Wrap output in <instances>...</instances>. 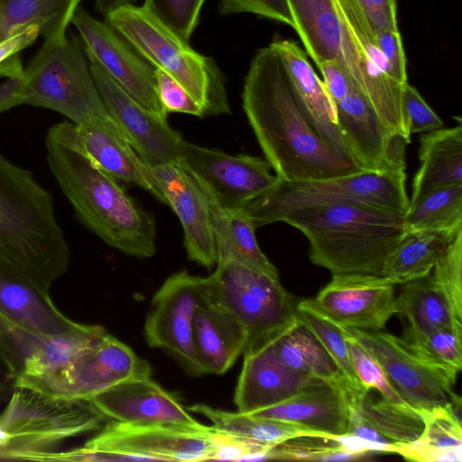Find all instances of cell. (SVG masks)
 <instances>
[{
	"label": "cell",
	"mask_w": 462,
	"mask_h": 462,
	"mask_svg": "<svg viewBox=\"0 0 462 462\" xmlns=\"http://www.w3.org/2000/svg\"><path fill=\"white\" fill-rule=\"evenodd\" d=\"M193 340L204 374L226 373L243 354L246 332L228 310L208 298L197 309Z\"/></svg>",
	"instance_id": "cell-25"
},
{
	"label": "cell",
	"mask_w": 462,
	"mask_h": 462,
	"mask_svg": "<svg viewBox=\"0 0 462 462\" xmlns=\"http://www.w3.org/2000/svg\"><path fill=\"white\" fill-rule=\"evenodd\" d=\"M374 42L390 67L393 79L401 86L408 83L406 59L399 31H383L374 36Z\"/></svg>",
	"instance_id": "cell-47"
},
{
	"label": "cell",
	"mask_w": 462,
	"mask_h": 462,
	"mask_svg": "<svg viewBox=\"0 0 462 462\" xmlns=\"http://www.w3.org/2000/svg\"><path fill=\"white\" fill-rule=\"evenodd\" d=\"M179 151L180 165L223 208H244L278 180L271 173V164L261 157L231 155L184 139L180 143Z\"/></svg>",
	"instance_id": "cell-14"
},
{
	"label": "cell",
	"mask_w": 462,
	"mask_h": 462,
	"mask_svg": "<svg viewBox=\"0 0 462 462\" xmlns=\"http://www.w3.org/2000/svg\"><path fill=\"white\" fill-rule=\"evenodd\" d=\"M348 402L383 436L393 443H411L423 431L424 419L410 406L391 402L380 395L374 398L370 390H358L346 385Z\"/></svg>",
	"instance_id": "cell-35"
},
{
	"label": "cell",
	"mask_w": 462,
	"mask_h": 462,
	"mask_svg": "<svg viewBox=\"0 0 462 462\" xmlns=\"http://www.w3.org/2000/svg\"><path fill=\"white\" fill-rule=\"evenodd\" d=\"M285 222L309 241V257L332 275L383 276L387 260L407 234L403 214L352 203L303 208Z\"/></svg>",
	"instance_id": "cell-4"
},
{
	"label": "cell",
	"mask_w": 462,
	"mask_h": 462,
	"mask_svg": "<svg viewBox=\"0 0 462 462\" xmlns=\"http://www.w3.org/2000/svg\"><path fill=\"white\" fill-rule=\"evenodd\" d=\"M23 78L8 79L0 84V114L19 105H23Z\"/></svg>",
	"instance_id": "cell-50"
},
{
	"label": "cell",
	"mask_w": 462,
	"mask_h": 462,
	"mask_svg": "<svg viewBox=\"0 0 462 462\" xmlns=\"http://www.w3.org/2000/svg\"><path fill=\"white\" fill-rule=\"evenodd\" d=\"M9 443V436L3 429L0 423V453L4 450Z\"/></svg>",
	"instance_id": "cell-53"
},
{
	"label": "cell",
	"mask_w": 462,
	"mask_h": 462,
	"mask_svg": "<svg viewBox=\"0 0 462 462\" xmlns=\"http://www.w3.org/2000/svg\"><path fill=\"white\" fill-rule=\"evenodd\" d=\"M208 282L209 299L234 315L246 332L243 356L273 344L299 323L296 305L280 279L226 263L217 264Z\"/></svg>",
	"instance_id": "cell-9"
},
{
	"label": "cell",
	"mask_w": 462,
	"mask_h": 462,
	"mask_svg": "<svg viewBox=\"0 0 462 462\" xmlns=\"http://www.w3.org/2000/svg\"><path fill=\"white\" fill-rule=\"evenodd\" d=\"M396 306L397 314L404 316L408 321L406 335L424 334L448 327L462 328V317L456 313L430 273L402 283Z\"/></svg>",
	"instance_id": "cell-30"
},
{
	"label": "cell",
	"mask_w": 462,
	"mask_h": 462,
	"mask_svg": "<svg viewBox=\"0 0 462 462\" xmlns=\"http://www.w3.org/2000/svg\"><path fill=\"white\" fill-rule=\"evenodd\" d=\"M47 162L80 222L109 246L137 258L156 250V226L119 184L79 151L46 136Z\"/></svg>",
	"instance_id": "cell-3"
},
{
	"label": "cell",
	"mask_w": 462,
	"mask_h": 462,
	"mask_svg": "<svg viewBox=\"0 0 462 462\" xmlns=\"http://www.w3.org/2000/svg\"><path fill=\"white\" fill-rule=\"evenodd\" d=\"M458 232L407 233L387 260L383 276L397 285L429 275L438 256Z\"/></svg>",
	"instance_id": "cell-33"
},
{
	"label": "cell",
	"mask_w": 462,
	"mask_h": 462,
	"mask_svg": "<svg viewBox=\"0 0 462 462\" xmlns=\"http://www.w3.org/2000/svg\"><path fill=\"white\" fill-rule=\"evenodd\" d=\"M156 91L166 114L181 113L199 117L206 116L201 105L171 76L154 68Z\"/></svg>",
	"instance_id": "cell-44"
},
{
	"label": "cell",
	"mask_w": 462,
	"mask_h": 462,
	"mask_svg": "<svg viewBox=\"0 0 462 462\" xmlns=\"http://www.w3.org/2000/svg\"><path fill=\"white\" fill-rule=\"evenodd\" d=\"M460 398L422 414L424 429L413 442L394 443V453L410 461L461 462L462 429Z\"/></svg>",
	"instance_id": "cell-29"
},
{
	"label": "cell",
	"mask_w": 462,
	"mask_h": 462,
	"mask_svg": "<svg viewBox=\"0 0 462 462\" xmlns=\"http://www.w3.org/2000/svg\"><path fill=\"white\" fill-rule=\"evenodd\" d=\"M206 0H144L143 6L189 42Z\"/></svg>",
	"instance_id": "cell-42"
},
{
	"label": "cell",
	"mask_w": 462,
	"mask_h": 462,
	"mask_svg": "<svg viewBox=\"0 0 462 462\" xmlns=\"http://www.w3.org/2000/svg\"><path fill=\"white\" fill-rule=\"evenodd\" d=\"M39 35L38 29L31 26L0 42V64L30 46Z\"/></svg>",
	"instance_id": "cell-49"
},
{
	"label": "cell",
	"mask_w": 462,
	"mask_h": 462,
	"mask_svg": "<svg viewBox=\"0 0 462 462\" xmlns=\"http://www.w3.org/2000/svg\"><path fill=\"white\" fill-rule=\"evenodd\" d=\"M273 345L281 360L292 371L306 377L349 385L322 344L301 323Z\"/></svg>",
	"instance_id": "cell-34"
},
{
	"label": "cell",
	"mask_w": 462,
	"mask_h": 462,
	"mask_svg": "<svg viewBox=\"0 0 462 462\" xmlns=\"http://www.w3.org/2000/svg\"><path fill=\"white\" fill-rule=\"evenodd\" d=\"M47 136L83 153L115 180L137 185L166 204L152 169L134 152L116 122L79 126L64 121L51 127Z\"/></svg>",
	"instance_id": "cell-17"
},
{
	"label": "cell",
	"mask_w": 462,
	"mask_h": 462,
	"mask_svg": "<svg viewBox=\"0 0 462 462\" xmlns=\"http://www.w3.org/2000/svg\"><path fill=\"white\" fill-rule=\"evenodd\" d=\"M152 171L166 204L181 224L188 258L208 270L217 266L212 212L203 188L180 164L162 165Z\"/></svg>",
	"instance_id": "cell-19"
},
{
	"label": "cell",
	"mask_w": 462,
	"mask_h": 462,
	"mask_svg": "<svg viewBox=\"0 0 462 462\" xmlns=\"http://www.w3.org/2000/svg\"><path fill=\"white\" fill-rule=\"evenodd\" d=\"M151 375L152 367L146 360L106 331L66 367L23 387L53 397L88 401L119 383Z\"/></svg>",
	"instance_id": "cell-11"
},
{
	"label": "cell",
	"mask_w": 462,
	"mask_h": 462,
	"mask_svg": "<svg viewBox=\"0 0 462 462\" xmlns=\"http://www.w3.org/2000/svg\"><path fill=\"white\" fill-rule=\"evenodd\" d=\"M105 19L140 56L176 79L206 116L230 112L225 80L215 61L193 50L145 6H123Z\"/></svg>",
	"instance_id": "cell-5"
},
{
	"label": "cell",
	"mask_w": 462,
	"mask_h": 462,
	"mask_svg": "<svg viewBox=\"0 0 462 462\" xmlns=\"http://www.w3.org/2000/svg\"><path fill=\"white\" fill-rule=\"evenodd\" d=\"M346 386L321 382L250 414L291 422L315 433L346 436L349 419Z\"/></svg>",
	"instance_id": "cell-24"
},
{
	"label": "cell",
	"mask_w": 462,
	"mask_h": 462,
	"mask_svg": "<svg viewBox=\"0 0 462 462\" xmlns=\"http://www.w3.org/2000/svg\"><path fill=\"white\" fill-rule=\"evenodd\" d=\"M0 414L9 436L0 458L32 460L68 439L100 429L105 417L85 400L53 397L15 386Z\"/></svg>",
	"instance_id": "cell-8"
},
{
	"label": "cell",
	"mask_w": 462,
	"mask_h": 462,
	"mask_svg": "<svg viewBox=\"0 0 462 462\" xmlns=\"http://www.w3.org/2000/svg\"><path fill=\"white\" fill-rule=\"evenodd\" d=\"M219 13L223 15L251 13L294 27L287 0H219Z\"/></svg>",
	"instance_id": "cell-45"
},
{
	"label": "cell",
	"mask_w": 462,
	"mask_h": 462,
	"mask_svg": "<svg viewBox=\"0 0 462 462\" xmlns=\"http://www.w3.org/2000/svg\"><path fill=\"white\" fill-rule=\"evenodd\" d=\"M394 286L383 276L332 275L331 281L311 300L337 324L378 331L397 314Z\"/></svg>",
	"instance_id": "cell-18"
},
{
	"label": "cell",
	"mask_w": 462,
	"mask_h": 462,
	"mask_svg": "<svg viewBox=\"0 0 462 462\" xmlns=\"http://www.w3.org/2000/svg\"><path fill=\"white\" fill-rule=\"evenodd\" d=\"M84 43L86 54L136 102L150 111L167 116L156 91L154 67L107 23L97 20L79 6L71 22Z\"/></svg>",
	"instance_id": "cell-16"
},
{
	"label": "cell",
	"mask_w": 462,
	"mask_h": 462,
	"mask_svg": "<svg viewBox=\"0 0 462 462\" xmlns=\"http://www.w3.org/2000/svg\"><path fill=\"white\" fill-rule=\"evenodd\" d=\"M374 36L383 31H399L396 0H352Z\"/></svg>",
	"instance_id": "cell-46"
},
{
	"label": "cell",
	"mask_w": 462,
	"mask_h": 462,
	"mask_svg": "<svg viewBox=\"0 0 462 462\" xmlns=\"http://www.w3.org/2000/svg\"><path fill=\"white\" fill-rule=\"evenodd\" d=\"M0 311L23 328L42 336L72 331L83 324L62 314L44 294L0 268Z\"/></svg>",
	"instance_id": "cell-26"
},
{
	"label": "cell",
	"mask_w": 462,
	"mask_h": 462,
	"mask_svg": "<svg viewBox=\"0 0 462 462\" xmlns=\"http://www.w3.org/2000/svg\"><path fill=\"white\" fill-rule=\"evenodd\" d=\"M401 105L403 123L410 134L430 132L444 126L442 120L418 90L408 83L402 88Z\"/></svg>",
	"instance_id": "cell-43"
},
{
	"label": "cell",
	"mask_w": 462,
	"mask_h": 462,
	"mask_svg": "<svg viewBox=\"0 0 462 462\" xmlns=\"http://www.w3.org/2000/svg\"><path fill=\"white\" fill-rule=\"evenodd\" d=\"M348 410L347 436H353L367 442L375 453H394L395 444L379 433L350 402H348Z\"/></svg>",
	"instance_id": "cell-48"
},
{
	"label": "cell",
	"mask_w": 462,
	"mask_h": 462,
	"mask_svg": "<svg viewBox=\"0 0 462 462\" xmlns=\"http://www.w3.org/2000/svg\"><path fill=\"white\" fill-rule=\"evenodd\" d=\"M216 437L211 426L111 420L82 447L134 456L138 461H205L213 459Z\"/></svg>",
	"instance_id": "cell-13"
},
{
	"label": "cell",
	"mask_w": 462,
	"mask_h": 462,
	"mask_svg": "<svg viewBox=\"0 0 462 462\" xmlns=\"http://www.w3.org/2000/svg\"><path fill=\"white\" fill-rule=\"evenodd\" d=\"M69 262L51 195L0 153V268L50 294Z\"/></svg>",
	"instance_id": "cell-2"
},
{
	"label": "cell",
	"mask_w": 462,
	"mask_h": 462,
	"mask_svg": "<svg viewBox=\"0 0 462 462\" xmlns=\"http://www.w3.org/2000/svg\"><path fill=\"white\" fill-rule=\"evenodd\" d=\"M408 346L427 361L457 375L462 368V328L448 327L419 335L403 334Z\"/></svg>",
	"instance_id": "cell-38"
},
{
	"label": "cell",
	"mask_w": 462,
	"mask_h": 462,
	"mask_svg": "<svg viewBox=\"0 0 462 462\" xmlns=\"http://www.w3.org/2000/svg\"><path fill=\"white\" fill-rule=\"evenodd\" d=\"M97 10L106 18L109 14L126 5H134L137 0H95Z\"/></svg>",
	"instance_id": "cell-52"
},
{
	"label": "cell",
	"mask_w": 462,
	"mask_h": 462,
	"mask_svg": "<svg viewBox=\"0 0 462 462\" xmlns=\"http://www.w3.org/2000/svg\"><path fill=\"white\" fill-rule=\"evenodd\" d=\"M14 388V374L0 348V401H7Z\"/></svg>",
	"instance_id": "cell-51"
},
{
	"label": "cell",
	"mask_w": 462,
	"mask_h": 462,
	"mask_svg": "<svg viewBox=\"0 0 462 462\" xmlns=\"http://www.w3.org/2000/svg\"><path fill=\"white\" fill-rule=\"evenodd\" d=\"M90 71L109 114L138 156L151 169L180 164L181 134L170 126L167 116L150 111L129 96L95 60Z\"/></svg>",
	"instance_id": "cell-15"
},
{
	"label": "cell",
	"mask_w": 462,
	"mask_h": 462,
	"mask_svg": "<svg viewBox=\"0 0 462 462\" xmlns=\"http://www.w3.org/2000/svg\"><path fill=\"white\" fill-rule=\"evenodd\" d=\"M420 166L412 182L410 203L442 186L462 184V125L439 128L420 138Z\"/></svg>",
	"instance_id": "cell-27"
},
{
	"label": "cell",
	"mask_w": 462,
	"mask_h": 462,
	"mask_svg": "<svg viewBox=\"0 0 462 462\" xmlns=\"http://www.w3.org/2000/svg\"><path fill=\"white\" fill-rule=\"evenodd\" d=\"M407 233L462 230V184L436 188L409 204L403 214Z\"/></svg>",
	"instance_id": "cell-36"
},
{
	"label": "cell",
	"mask_w": 462,
	"mask_h": 462,
	"mask_svg": "<svg viewBox=\"0 0 462 462\" xmlns=\"http://www.w3.org/2000/svg\"><path fill=\"white\" fill-rule=\"evenodd\" d=\"M321 382L325 381L306 377L290 369L272 344L244 356L234 402L238 412L252 413L282 402Z\"/></svg>",
	"instance_id": "cell-22"
},
{
	"label": "cell",
	"mask_w": 462,
	"mask_h": 462,
	"mask_svg": "<svg viewBox=\"0 0 462 462\" xmlns=\"http://www.w3.org/2000/svg\"><path fill=\"white\" fill-rule=\"evenodd\" d=\"M296 309L299 322L304 325L322 344L348 384L355 389L366 390L355 373L346 338L338 324L321 312L311 299L300 300L296 305Z\"/></svg>",
	"instance_id": "cell-37"
},
{
	"label": "cell",
	"mask_w": 462,
	"mask_h": 462,
	"mask_svg": "<svg viewBox=\"0 0 462 462\" xmlns=\"http://www.w3.org/2000/svg\"><path fill=\"white\" fill-rule=\"evenodd\" d=\"M207 196L212 212L217 264L234 263L280 279L276 267L261 251L254 234L256 227L244 208H223Z\"/></svg>",
	"instance_id": "cell-28"
},
{
	"label": "cell",
	"mask_w": 462,
	"mask_h": 462,
	"mask_svg": "<svg viewBox=\"0 0 462 462\" xmlns=\"http://www.w3.org/2000/svg\"><path fill=\"white\" fill-rule=\"evenodd\" d=\"M81 0H0V42L35 26L45 41L65 39Z\"/></svg>",
	"instance_id": "cell-31"
},
{
	"label": "cell",
	"mask_w": 462,
	"mask_h": 462,
	"mask_svg": "<svg viewBox=\"0 0 462 462\" xmlns=\"http://www.w3.org/2000/svg\"><path fill=\"white\" fill-rule=\"evenodd\" d=\"M77 38L45 41L23 71V105L53 110L76 125L116 122Z\"/></svg>",
	"instance_id": "cell-7"
},
{
	"label": "cell",
	"mask_w": 462,
	"mask_h": 462,
	"mask_svg": "<svg viewBox=\"0 0 462 462\" xmlns=\"http://www.w3.org/2000/svg\"><path fill=\"white\" fill-rule=\"evenodd\" d=\"M242 98L265 160L279 179L314 180L364 171L329 146L310 123L282 60L271 45L254 55Z\"/></svg>",
	"instance_id": "cell-1"
},
{
	"label": "cell",
	"mask_w": 462,
	"mask_h": 462,
	"mask_svg": "<svg viewBox=\"0 0 462 462\" xmlns=\"http://www.w3.org/2000/svg\"><path fill=\"white\" fill-rule=\"evenodd\" d=\"M187 409L207 418L217 431L244 439L267 450L291 438L311 432L291 422L250 413L230 412L202 403Z\"/></svg>",
	"instance_id": "cell-32"
},
{
	"label": "cell",
	"mask_w": 462,
	"mask_h": 462,
	"mask_svg": "<svg viewBox=\"0 0 462 462\" xmlns=\"http://www.w3.org/2000/svg\"><path fill=\"white\" fill-rule=\"evenodd\" d=\"M270 45L280 55L299 104L310 123L329 146L355 162L337 126L334 103L304 51L291 40L275 41Z\"/></svg>",
	"instance_id": "cell-23"
},
{
	"label": "cell",
	"mask_w": 462,
	"mask_h": 462,
	"mask_svg": "<svg viewBox=\"0 0 462 462\" xmlns=\"http://www.w3.org/2000/svg\"><path fill=\"white\" fill-rule=\"evenodd\" d=\"M430 274L462 317V230L442 250Z\"/></svg>",
	"instance_id": "cell-40"
},
{
	"label": "cell",
	"mask_w": 462,
	"mask_h": 462,
	"mask_svg": "<svg viewBox=\"0 0 462 462\" xmlns=\"http://www.w3.org/2000/svg\"><path fill=\"white\" fill-rule=\"evenodd\" d=\"M287 1L294 20L293 29L316 65L332 60L353 75L360 61V50L332 0Z\"/></svg>",
	"instance_id": "cell-21"
},
{
	"label": "cell",
	"mask_w": 462,
	"mask_h": 462,
	"mask_svg": "<svg viewBox=\"0 0 462 462\" xmlns=\"http://www.w3.org/2000/svg\"><path fill=\"white\" fill-rule=\"evenodd\" d=\"M208 294V277L176 273L153 295L144 322L147 344L168 352L192 375L204 374L195 350L193 322Z\"/></svg>",
	"instance_id": "cell-12"
},
{
	"label": "cell",
	"mask_w": 462,
	"mask_h": 462,
	"mask_svg": "<svg viewBox=\"0 0 462 462\" xmlns=\"http://www.w3.org/2000/svg\"><path fill=\"white\" fill-rule=\"evenodd\" d=\"M88 402L111 420L206 427L190 415L176 394L164 390L151 377L124 381L97 393Z\"/></svg>",
	"instance_id": "cell-20"
},
{
	"label": "cell",
	"mask_w": 462,
	"mask_h": 462,
	"mask_svg": "<svg viewBox=\"0 0 462 462\" xmlns=\"http://www.w3.org/2000/svg\"><path fill=\"white\" fill-rule=\"evenodd\" d=\"M346 338L355 373L362 385L366 390H376L391 402L409 406L390 383L380 364L356 341Z\"/></svg>",
	"instance_id": "cell-41"
},
{
	"label": "cell",
	"mask_w": 462,
	"mask_h": 462,
	"mask_svg": "<svg viewBox=\"0 0 462 462\" xmlns=\"http://www.w3.org/2000/svg\"><path fill=\"white\" fill-rule=\"evenodd\" d=\"M338 326L380 364L394 390L421 415L459 398L454 391L457 375L414 353L403 338L382 330Z\"/></svg>",
	"instance_id": "cell-10"
},
{
	"label": "cell",
	"mask_w": 462,
	"mask_h": 462,
	"mask_svg": "<svg viewBox=\"0 0 462 462\" xmlns=\"http://www.w3.org/2000/svg\"><path fill=\"white\" fill-rule=\"evenodd\" d=\"M338 450L351 451L344 436L310 432L276 445L266 452V457L267 460L326 461L328 455Z\"/></svg>",
	"instance_id": "cell-39"
},
{
	"label": "cell",
	"mask_w": 462,
	"mask_h": 462,
	"mask_svg": "<svg viewBox=\"0 0 462 462\" xmlns=\"http://www.w3.org/2000/svg\"><path fill=\"white\" fill-rule=\"evenodd\" d=\"M405 171H362L334 178L275 184L244 210L255 227L282 222L298 210L338 203L361 204L404 214L410 199Z\"/></svg>",
	"instance_id": "cell-6"
}]
</instances>
